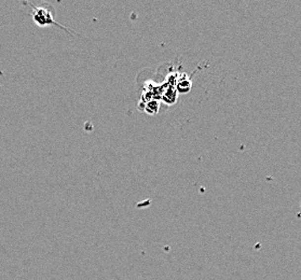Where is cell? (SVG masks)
<instances>
[{
	"label": "cell",
	"mask_w": 301,
	"mask_h": 280,
	"mask_svg": "<svg viewBox=\"0 0 301 280\" xmlns=\"http://www.w3.org/2000/svg\"><path fill=\"white\" fill-rule=\"evenodd\" d=\"M31 7L33 8L32 11V19L33 21L37 24L40 27H46L50 25H55L57 27H60L61 29L65 32L72 33L67 29L66 27H63L61 24H58L54 20V15H53V7L51 4L45 3L44 5H40V7H35V5L31 4Z\"/></svg>",
	"instance_id": "cell-1"
},
{
	"label": "cell",
	"mask_w": 301,
	"mask_h": 280,
	"mask_svg": "<svg viewBox=\"0 0 301 280\" xmlns=\"http://www.w3.org/2000/svg\"><path fill=\"white\" fill-rule=\"evenodd\" d=\"M190 87H191V82L187 79L180 81L179 83H177V90H178V92H180V93L189 92Z\"/></svg>",
	"instance_id": "cell-4"
},
{
	"label": "cell",
	"mask_w": 301,
	"mask_h": 280,
	"mask_svg": "<svg viewBox=\"0 0 301 280\" xmlns=\"http://www.w3.org/2000/svg\"><path fill=\"white\" fill-rule=\"evenodd\" d=\"M159 107H160V105H159V101L153 99V100L148 101V103H146L145 111L147 113H149V115H157L159 111Z\"/></svg>",
	"instance_id": "cell-2"
},
{
	"label": "cell",
	"mask_w": 301,
	"mask_h": 280,
	"mask_svg": "<svg viewBox=\"0 0 301 280\" xmlns=\"http://www.w3.org/2000/svg\"><path fill=\"white\" fill-rule=\"evenodd\" d=\"M176 97H177L176 96V92H175L174 88H172V87L168 88V90L163 93V96H162V98H163V100L165 101V103L171 104V105L175 103Z\"/></svg>",
	"instance_id": "cell-3"
}]
</instances>
